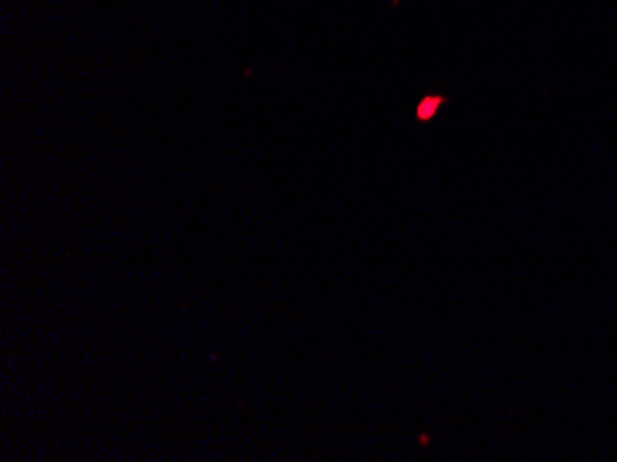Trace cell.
<instances>
[{
	"label": "cell",
	"instance_id": "cell-1",
	"mask_svg": "<svg viewBox=\"0 0 617 462\" xmlns=\"http://www.w3.org/2000/svg\"><path fill=\"white\" fill-rule=\"evenodd\" d=\"M435 108H440V97H426L421 105H418V119H429L435 114Z\"/></svg>",
	"mask_w": 617,
	"mask_h": 462
}]
</instances>
